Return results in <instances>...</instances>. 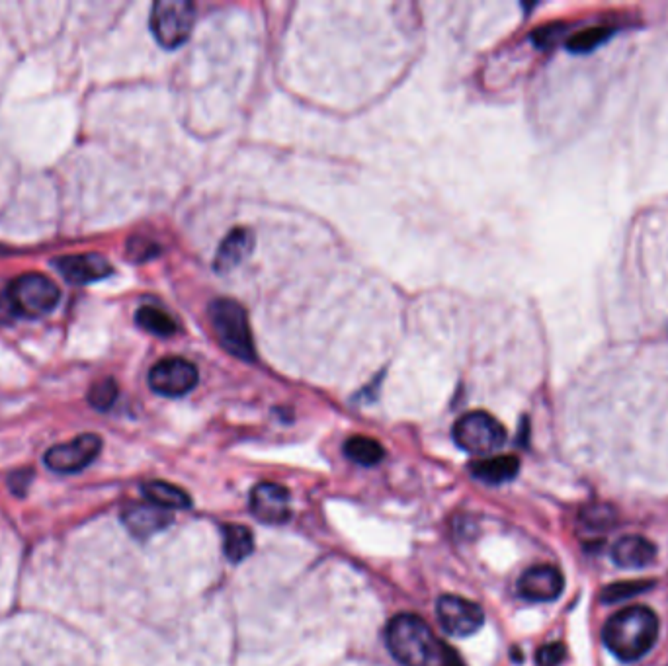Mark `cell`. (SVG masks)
Instances as JSON below:
<instances>
[{"mask_svg":"<svg viewBox=\"0 0 668 666\" xmlns=\"http://www.w3.org/2000/svg\"><path fill=\"white\" fill-rule=\"evenodd\" d=\"M102 452V438L98 434H81L65 444L49 448L43 456V463L61 475H71L86 469Z\"/></svg>","mask_w":668,"mask_h":666,"instance_id":"52a82bcc","label":"cell"},{"mask_svg":"<svg viewBox=\"0 0 668 666\" xmlns=\"http://www.w3.org/2000/svg\"><path fill=\"white\" fill-rule=\"evenodd\" d=\"M567 657V647L563 643H547L538 649L536 663L538 666L561 665Z\"/></svg>","mask_w":668,"mask_h":666,"instance_id":"d4e9b609","label":"cell"},{"mask_svg":"<svg viewBox=\"0 0 668 666\" xmlns=\"http://www.w3.org/2000/svg\"><path fill=\"white\" fill-rule=\"evenodd\" d=\"M135 323L147 331V333L155 334V336H163L168 338L178 331L176 321L168 315L167 311L155 307V305H143L137 309L135 313Z\"/></svg>","mask_w":668,"mask_h":666,"instance_id":"d6986e66","label":"cell"},{"mask_svg":"<svg viewBox=\"0 0 668 666\" xmlns=\"http://www.w3.org/2000/svg\"><path fill=\"white\" fill-rule=\"evenodd\" d=\"M565 579L553 565H534L518 581V592L530 602H553L561 596Z\"/></svg>","mask_w":668,"mask_h":666,"instance_id":"7c38bea8","label":"cell"},{"mask_svg":"<svg viewBox=\"0 0 668 666\" xmlns=\"http://www.w3.org/2000/svg\"><path fill=\"white\" fill-rule=\"evenodd\" d=\"M208 317L221 348L243 362L256 360L249 315L241 303L219 297L209 303Z\"/></svg>","mask_w":668,"mask_h":666,"instance_id":"3957f363","label":"cell"},{"mask_svg":"<svg viewBox=\"0 0 668 666\" xmlns=\"http://www.w3.org/2000/svg\"><path fill=\"white\" fill-rule=\"evenodd\" d=\"M151 32L165 49L188 42L196 24V6L190 0H157L151 8Z\"/></svg>","mask_w":668,"mask_h":666,"instance_id":"5b68a950","label":"cell"},{"mask_svg":"<svg viewBox=\"0 0 668 666\" xmlns=\"http://www.w3.org/2000/svg\"><path fill=\"white\" fill-rule=\"evenodd\" d=\"M653 586V581H626V583H614L606 586L600 594V600L604 604H616L622 600H629Z\"/></svg>","mask_w":668,"mask_h":666,"instance_id":"603a6c76","label":"cell"},{"mask_svg":"<svg viewBox=\"0 0 668 666\" xmlns=\"http://www.w3.org/2000/svg\"><path fill=\"white\" fill-rule=\"evenodd\" d=\"M614 32L610 28H604V26H598V28H588V30H583L575 36H571L567 40V49L571 53H590L592 49H596L598 45H602L604 42H608V38L612 36Z\"/></svg>","mask_w":668,"mask_h":666,"instance_id":"7402d4cb","label":"cell"},{"mask_svg":"<svg viewBox=\"0 0 668 666\" xmlns=\"http://www.w3.org/2000/svg\"><path fill=\"white\" fill-rule=\"evenodd\" d=\"M659 637V618L647 606H629L614 614L602 629L604 645L620 661H639Z\"/></svg>","mask_w":668,"mask_h":666,"instance_id":"6da1fadb","label":"cell"},{"mask_svg":"<svg viewBox=\"0 0 668 666\" xmlns=\"http://www.w3.org/2000/svg\"><path fill=\"white\" fill-rule=\"evenodd\" d=\"M51 264L65 278V282L73 286H88V284L100 282L114 274V268L108 262V258L96 252L59 256V258H53Z\"/></svg>","mask_w":668,"mask_h":666,"instance_id":"30bf717a","label":"cell"},{"mask_svg":"<svg viewBox=\"0 0 668 666\" xmlns=\"http://www.w3.org/2000/svg\"><path fill=\"white\" fill-rule=\"evenodd\" d=\"M581 520L592 530H608L616 522V512L610 506H588L581 514Z\"/></svg>","mask_w":668,"mask_h":666,"instance_id":"cb8c5ba5","label":"cell"},{"mask_svg":"<svg viewBox=\"0 0 668 666\" xmlns=\"http://www.w3.org/2000/svg\"><path fill=\"white\" fill-rule=\"evenodd\" d=\"M147 381L157 395L176 399L196 389L200 374L198 368L184 358H165L151 368Z\"/></svg>","mask_w":668,"mask_h":666,"instance_id":"ba28073f","label":"cell"},{"mask_svg":"<svg viewBox=\"0 0 668 666\" xmlns=\"http://www.w3.org/2000/svg\"><path fill=\"white\" fill-rule=\"evenodd\" d=\"M122 522L127 532L137 540H149L151 536L167 530L172 524V514L155 504H131L122 512Z\"/></svg>","mask_w":668,"mask_h":666,"instance_id":"4fadbf2b","label":"cell"},{"mask_svg":"<svg viewBox=\"0 0 668 666\" xmlns=\"http://www.w3.org/2000/svg\"><path fill=\"white\" fill-rule=\"evenodd\" d=\"M118 395H120V389H118V383L116 379L112 377H104L100 381H96L90 389H88V403L90 407H94L96 411H110L114 407V403L118 401Z\"/></svg>","mask_w":668,"mask_h":666,"instance_id":"44dd1931","label":"cell"},{"mask_svg":"<svg viewBox=\"0 0 668 666\" xmlns=\"http://www.w3.org/2000/svg\"><path fill=\"white\" fill-rule=\"evenodd\" d=\"M4 299L12 319L14 317L40 319L59 305L61 292L57 284L45 278L43 274L28 272L12 280V284L4 293Z\"/></svg>","mask_w":668,"mask_h":666,"instance_id":"277c9868","label":"cell"},{"mask_svg":"<svg viewBox=\"0 0 668 666\" xmlns=\"http://www.w3.org/2000/svg\"><path fill=\"white\" fill-rule=\"evenodd\" d=\"M454 442L473 456L493 454L506 442V428L485 411L467 413L454 424Z\"/></svg>","mask_w":668,"mask_h":666,"instance_id":"8992f818","label":"cell"},{"mask_svg":"<svg viewBox=\"0 0 668 666\" xmlns=\"http://www.w3.org/2000/svg\"><path fill=\"white\" fill-rule=\"evenodd\" d=\"M442 649V657H444V665L446 666H465L463 665V661H461L460 655L452 649V647H446V645H442L440 647Z\"/></svg>","mask_w":668,"mask_h":666,"instance_id":"4316f807","label":"cell"},{"mask_svg":"<svg viewBox=\"0 0 668 666\" xmlns=\"http://www.w3.org/2000/svg\"><path fill=\"white\" fill-rule=\"evenodd\" d=\"M344 454L358 465L374 467L385 458L383 446L370 436H352L344 442Z\"/></svg>","mask_w":668,"mask_h":666,"instance_id":"ffe728a7","label":"cell"},{"mask_svg":"<svg viewBox=\"0 0 668 666\" xmlns=\"http://www.w3.org/2000/svg\"><path fill=\"white\" fill-rule=\"evenodd\" d=\"M385 643L391 655L405 666L428 665L440 649L432 629L413 614H401L389 622Z\"/></svg>","mask_w":668,"mask_h":666,"instance_id":"7a4b0ae2","label":"cell"},{"mask_svg":"<svg viewBox=\"0 0 668 666\" xmlns=\"http://www.w3.org/2000/svg\"><path fill=\"white\" fill-rule=\"evenodd\" d=\"M290 491L278 483H258L251 493V512L268 526L286 524L292 518Z\"/></svg>","mask_w":668,"mask_h":666,"instance_id":"8fae6325","label":"cell"},{"mask_svg":"<svg viewBox=\"0 0 668 666\" xmlns=\"http://www.w3.org/2000/svg\"><path fill=\"white\" fill-rule=\"evenodd\" d=\"M518 471H520V459L516 456H497L475 461L471 465L473 477L489 485H502L506 481H512L518 475Z\"/></svg>","mask_w":668,"mask_h":666,"instance_id":"2e32d148","label":"cell"},{"mask_svg":"<svg viewBox=\"0 0 668 666\" xmlns=\"http://www.w3.org/2000/svg\"><path fill=\"white\" fill-rule=\"evenodd\" d=\"M8 483H10V489H12V493H16V495H24V491L28 489V485L32 483V471H16V473H12L10 475V479H8Z\"/></svg>","mask_w":668,"mask_h":666,"instance_id":"484cf974","label":"cell"},{"mask_svg":"<svg viewBox=\"0 0 668 666\" xmlns=\"http://www.w3.org/2000/svg\"><path fill=\"white\" fill-rule=\"evenodd\" d=\"M655 557H657L655 543L649 542L643 536H624L612 547L614 563L624 569H643L651 565Z\"/></svg>","mask_w":668,"mask_h":666,"instance_id":"9a60e30c","label":"cell"},{"mask_svg":"<svg viewBox=\"0 0 668 666\" xmlns=\"http://www.w3.org/2000/svg\"><path fill=\"white\" fill-rule=\"evenodd\" d=\"M141 489H143L145 499L149 500L151 504L159 506V508H165L168 512L170 510H188L192 506V499L184 489L165 483V481H147V483H143Z\"/></svg>","mask_w":668,"mask_h":666,"instance_id":"e0dca14e","label":"cell"},{"mask_svg":"<svg viewBox=\"0 0 668 666\" xmlns=\"http://www.w3.org/2000/svg\"><path fill=\"white\" fill-rule=\"evenodd\" d=\"M436 614L444 631L452 637L475 635L485 624L483 608L456 594L440 596L436 604Z\"/></svg>","mask_w":668,"mask_h":666,"instance_id":"9c48e42d","label":"cell"},{"mask_svg":"<svg viewBox=\"0 0 668 666\" xmlns=\"http://www.w3.org/2000/svg\"><path fill=\"white\" fill-rule=\"evenodd\" d=\"M254 235L247 227H235L229 231V235L221 241L219 249L213 258V270L217 274H229L237 270L241 264H245L251 258L254 250Z\"/></svg>","mask_w":668,"mask_h":666,"instance_id":"5bb4252c","label":"cell"},{"mask_svg":"<svg viewBox=\"0 0 668 666\" xmlns=\"http://www.w3.org/2000/svg\"><path fill=\"white\" fill-rule=\"evenodd\" d=\"M254 551V536L251 528L241 524L223 526V553L231 563L245 561Z\"/></svg>","mask_w":668,"mask_h":666,"instance_id":"ac0fdd59","label":"cell"}]
</instances>
